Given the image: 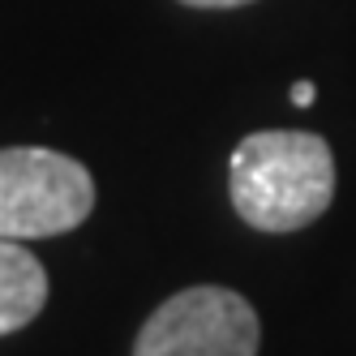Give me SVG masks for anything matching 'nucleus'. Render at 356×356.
I'll list each match as a JSON object with an SVG mask.
<instances>
[{"instance_id": "f257e3e1", "label": "nucleus", "mask_w": 356, "mask_h": 356, "mask_svg": "<svg viewBox=\"0 0 356 356\" xmlns=\"http://www.w3.org/2000/svg\"><path fill=\"white\" fill-rule=\"evenodd\" d=\"M227 193L258 232H300L335 197V155L326 138L305 129L249 134L227 163Z\"/></svg>"}, {"instance_id": "f03ea898", "label": "nucleus", "mask_w": 356, "mask_h": 356, "mask_svg": "<svg viewBox=\"0 0 356 356\" xmlns=\"http://www.w3.org/2000/svg\"><path fill=\"white\" fill-rule=\"evenodd\" d=\"M95 211L90 172L47 146L0 150V236L39 241L73 232Z\"/></svg>"}, {"instance_id": "39448f33", "label": "nucleus", "mask_w": 356, "mask_h": 356, "mask_svg": "<svg viewBox=\"0 0 356 356\" xmlns=\"http://www.w3.org/2000/svg\"><path fill=\"white\" fill-rule=\"evenodd\" d=\"M189 9H241V5H253V0H181Z\"/></svg>"}, {"instance_id": "20e7f679", "label": "nucleus", "mask_w": 356, "mask_h": 356, "mask_svg": "<svg viewBox=\"0 0 356 356\" xmlns=\"http://www.w3.org/2000/svg\"><path fill=\"white\" fill-rule=\"evenodd\" d=\"M47 305V270L35 253L0 236V335L31 326Z\"/></svg>"}, {"instance_id": "7ed1b4c3", "label": "nucleus", "mask_w": 356, "mask_h": 356, "mask_svg": "<svg viewBox=\"0 0 356 356\" xmlns=\"http://www.w3.org/2000/svg\"><path fill=\"white\" fill-rule=\"evenodd\" d=\"M262 322L232 288H185L150 314L134 339V356H258Z\"/></svg>"}, {"instance_id": "423d86ee", "label": "nucleus", "mask_w": 356, "mask_h": 356, "mask_svg": "<svg viewBox=\"0 0 356 356\" xmlns=\"http://www.w3.org/2000/svg\"><path fill=\"white\" fill-rule=\"evenodd\" d=\"M292 104H296V108H309V104H314V82H296V86H292Z\"/></svg>"}]
</instances>
